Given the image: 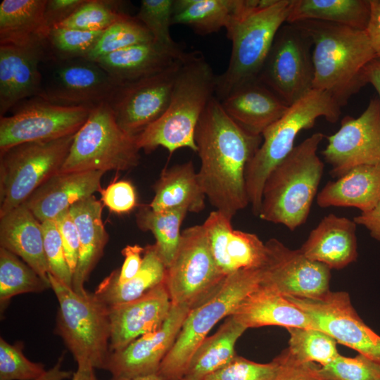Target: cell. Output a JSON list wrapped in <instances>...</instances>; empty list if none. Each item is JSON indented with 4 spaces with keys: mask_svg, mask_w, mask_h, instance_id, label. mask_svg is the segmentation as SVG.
Returning <instances> with one entry per match:
<instances>
[{
    "mask_svg": "<svg viewBox=\"0 0 380 380\" xmlns=\"http://www.w3.org/2000/svg\"><path fill=\"white\" fill-rule=\"evenodd\" d=\"M48 277L58 303L56 334L77 364L104 369L110 354L108 306L94 293H77L51 274Z\"/></svg>",
    "mask_w": 380,
    "mask_h": 380,
    "instance_id": "ba28073f",
    "label": "cell"
},
{
    "mask_svg": "<svg viewBox=\"0 0 380 380\" xmlns=\"http://www.w3.org/2000/svg\"><path fill=\"white\" fill-rule=\"evenodd\" d=\"M369 16L370 0H293L286 23L314 20L365 30Z\"/></svg>",
    "mask_w": 380,
    "mask_h": 380,
    "instance_id": "836d02e7",
    "label": "cell"
},
{
    "mask_svg": "<svg viewBox=\"0 0 380 380\" xmlns=\"http://www.w3.org/2000/svg\"><path fill=\"white\" fill-rule=\"evenodd\" d=\"M103 31H86L56 27L50 30L46 39L49 59L86 58Z\"/></svg>",
    "mask_w": 380,
    "mask_h": 380,
    "instance_id": "60d3db41",
    "label": "cell"
},
{
    "mask_svg": "<svg viewBox=\"0 0 380 380\" xmlns=\"http://www.w3.org/2000/svg\"><path fill=\"white\" fill-rule=\"evenodd\" d=\"M113 380H165L158 373L148 375L139 376L131 378H118Z\"/></svg>",
    "mask_w": 380,
    "mask_h": 380,
    "instance_id": "91938a15",
    "label": "cell"
},
{
    "mask_svg": "<svg viewBox=\"0 0 380 380\" xmlns=\"http://www.w3.org/2000/svg\"><path fill=\"white\" fill-rule=\"evenodd\" d=\"M71 380H96L94 368L89 363L77 364Z\"/></svg>",
    "mask_w": 380,
    "mask_h": 380,
    "instance_id": "680465c9",
    "label": "cell"
},
{
    "mask_svg": "<svg viewBox=\"0 0 380 380\" xmlns=\"http://www.w3.org/2000/svg\"><path fill=\"white\" fill-rule=\"evenodd\" d=\"M357 224L330 213L324 216L299 248L309 259L341 270L356 260Z\"/></svg>",
    "mask_w": 380,
    "mask_h": 380,
    "instance_id": "d4e9b609",
    "label": "cell"
},
{
    "mask_svg": "<svg viewBox=\"0 0 380 380\" xmlns=\"http://www.w3.org/2000/svg\"><path fill=\"white\" fill-rule=\"evenodd\" d=\"M261 268L228 274L205 300L191 308L158 374L165 380L183 378L191 359L212 328L229 316L261 281Z\"/></svg>",
    "mask_w": 380,
    "mask_h": 380,
    "instance_id": "52a82bcc",
    "label": "cell"
},
{
    "mask_svg": "<svg viewBox=\"0 0 380 380\" xmlns=\"http://www.w3.org/2000/svg\"><path fill=\"white\" fill-rule=\"evenodd\" d=\"M312 42L313 89L341 106L366 85V69L376 58L365 30L319 20L295 23Z\"/></svg>",
    "mask_w": 380,
    "mask_h": 380,
    "instance_id": "7a4b0ae2",
    "label": "cell"
},
{
    "mask_svg": "<svg viewBox=\"0 0 380 380\" xmlns=\"http://www.w3.org/2000/svg\"><path fill=\"white\" fill-rule=\"evenodd\" d=\"M281 367L274 380H330L314 362H300L293 360L285 349L277 356Z\"/></svg>",
    "mask_w": 380,
    "mask_h": 380,
    "instance_id": "681fc988",
    "label": "cell"
},
{
    "mask_svg": "<svg viewBox=\"0 0 380 380\" xmlns=\"http://www.w3.org/2000/svg\"><path fill=\"white\" fill-rule=\"evenodd\" d=\"M44 248L49 273L72 287L73 275L67 263L62 241L55 220L42 222Z\"/></svg>",
    "mask_w": 380,
    "mask_h": 380,
    "instance_id": "7dc6e473",
    "label": "cell"
},
{
    "mask_svg": "<svg viewBox=\"0 0 380 380\" xmlns=\"http://www.w3.org/2000/svg\"><path fill=\"white\" fill-rule=\"evenodd\" d=\"M231 220L215 210L203 224L219 270L227 276L239 270L261 268L267 259L265 243L255 234L234 229Z\"/></svg>",
    "mask_w": 380,
    "mask_h": 380,
    "instance_id": "7402d4cb",
    "label": "cell"
},
{
    "mask_svg": "<svg viewBox=\"0 0 380 380\" xmlns=\"http://www.w3.org/2000/svg\"><path fill=\"white\" fill-rule=\"evenodd\" d=\"M51 288L21 258L0 247V305L4 310L10 300L19 294L41 293Z\"/></svg>",
    "mask_w": 380,
    "mask_h": 380,
    "instance_id": "74e56055",
    "label": "cell"
},
{
    "mask_svg": "<svg viewBox=\"0 0 380 380\" xmlns=\"http://www.w3.org/2000/svg\"><path fill=\"white\" fill-rule=\"evenodd\" d=\"M380 201V166L359 165L336 181H329L317 196L320 208L350 207L362 212Z\"/></svg>",
    "mask_w": 380,
    "mask_h": 380,
    "instance_id": "f546056e",
    "label": "cell"
},
{
    "mask_svg": "<svg viewBox=\"0 0 380 380\" xmlns=\"http://www.w3.org/2000/svg\"><path fill=\"white\" fill-rule=\"evenodd\" d=\"M290 356L300 362H317L324 367L334 360L340 353L336 341L324 331L314 328L289 327Z\"/></svg>",
    "mask_w": 380,
    "mask_h": 380,
    "instance_id": "f35d334b",
    "label": "cell"
},
{
    "mask_svg": "<svg viewBox=\"0 0 380 380\" xmlns=\"http://www.w3.org/2000/svg\"><path fill=\"white\" fill-rule=\"evenodd\" d=\"M324 138L322 132L312 134L271 171L262 189L261 220L291 231L305 224L323 175L317 150Z\"/></svg>",
    "mask_w": 380,
    "mask_h": 380,
    "instance_id": "5b68a950",
    "label": "cell"
},
{
    "mask_svg": "<svg viewBox=\"0 0 380 380\" xmlns=\"http://www.w3.org/2000/svg\"><path fill=\"white\" fill-rule=\"evenodd\" d=\"M286 297L307 315L315 329L380 363V336L359 317L347 292L329 291L319 299Z\"/></svg>",
    "mask_w": 380,
    "mask_h": 380,
    "instance_id": "5bb4252c",
    "label": "cell"
},
{
    "mask_svg": "<svg viewBox=\"0 0 380 380\" xmlns=\"http://www.w3.org/2000/svg\"><path fill=\"white\" fill-rule=\"evenodd\" d=\"M322 151L329 174L340 177L359 165L380 166V99L372 98L357 118L345 116Z\"/></svg>",
    "mask_w": 380,
    "mask_h": 380,
    "instance_id": "2e32d148",
    "label": "cell"
},
{
    "mask_svg": "<svg viewBox=\"0 0 380 380\" xmlns=\"http://www.w3.org/2000/svg\"><path fill=\"white\" fill-rule=\"evenodd\" d=\"M201 167L197 172L210 203L229 219L248 204L246 170L262 141L243 129L214 96L195 131Z\"/></svg>",
    "mask_w": 380,
    "mask_h": 380,
    "instance_id": "6da1fadb",
    "label": "cell"
},
{
    "mask_svg": "<svg viewBox=\"0 0 380 380\" xmlns=\"http://www.w3.org/2000/svg\"><path fill=\"white\" fill-rule=\"evenodd\" d=\"M353 220L356 224L366 227L370 236L380 241V201L373 208L361 213L354 217Z\"/></svg>",
    "mask_w": 380,
    "mask_h": 380,
    "instance_id": "11a10c76",
    "label": "cell"
},
{
    "mask_svg": "<svg viewBox=\"0 0 380 380\" xmlns=\"http://www.w3.org/2000/svg\"><path fill=\"white\" fill-rule=\"evenodd\" d=\"M246 329L232 315L228 316L217 331L198 346L183 378L204 380L230 362L236 355V343Z\"/></svg>",
    "mask_w": 380,
    "mask_h": 380,
    "instance_id": "d6a6232c",
    "label": "cell"
},
{
    "mask_svg": "<svg viewBox=\"0 0 380 380\" xmlns=\"http://www.w3.org/2000/svg\"><path fill=\"white\" fill-rule=\"evenodd\" d=\"M64 355L63 354L53 367L46 371L42 376L32 380H66L72 379L74 372L62 369V362Z\"/></svg>",
    "mask_w": 380,
    "mask_h": 380,
    "instance_id": "9f6ffc18",
    "label": "cell"
},
{
    "mask_svg": "<svg viewBox=\"0 0 380 380\" xmlns=\"http://www.w3.org/2000/svg\"><path fill=\"white\" fill-rule=\"evenodd\" d=\"M105 172H58L41 185L24 203L42 223L55 220L75 203L100 191Z\"/></svg>",
    "mask_w": 380,
    "mask_h": 380,
    "instance_id": "603a6c76",
    "label": "cell"
},
{
    "mask_svg": "<svg viewBox=\"0 0 380 380\" xmlns=\"http://www.w3.org/2000/svg\"><path fill=\"white\" fill-rule=\"evenodd\" d=\"M186 213L184 209L154 211L145 204L139 206L136 214L138 227L153 234L154 246L166 268L172 262L178 248L182 234L180 227Z\"/></svg>",
    "mask_w": 380,
    "mask_h": 380,
    "instance_id": "8d00e7d4",
    "label": "cell"
},
{
    "mask_svg": "<svg viewBox=\"0 0 380 380\" xmlns=\"http://www.w3.org/2000/svg\"><path fill=\"white\" fill-rule=\"evenodd\" d=\"M153 41L146 27L135 17L127 14L105 30L85 59L96 61L125 48Z\"/></svg>",
    "mask_w": 380,
    "mask_h": 380,
    "instance_id": "ab89813d",
    "label": "cell"
},
{
    "mask_svg": "<svg viewBox=\"0 0 380 380\" xmlns=\"http://www.w3.org/2000/svg\"><path fill=\"white\" fill-rule=\"evenodd\" d=\"M236 0H174L172 25H184L199 35L228 26Z\"/></svg>",
    "mask_w": 380,
    "mask_h": 380,
    "instance_id": "d590c367",
    "label": "cell"
},
{
    "mask_svg": "<svg viewBox=\"0 0 380 380\" xmlns=\"http://www.w3.org/2000/svg\"><path fill=\"white\" fill-rule=\"evenodd\" d=\"M267 259L261 267V284L284 296L319 299L329 291L331 269L291 250L277 239L265 242Z\"/></svg>",
    "mask_w": 380,
    "mask_h": 380,
    "instance_id": "e0dca14e",
    "label": "cell"
},
{
    "mask_svg": "<svg viewBox=\"0 0 380 380\" xmlns=\"http://www.w3.org/2000/svg\"><path fill=\"white\" fill-rule=\"evenodd\" d=\"M280 367L278 357L268 363H258L236 355L230 362L204 380H274Z\"/></svg>",
    "mask_w": 380,
    "mask_h": 380,
    "instance_id": "f6af8a7d",
    "label": "cell"
},
{
    "mask_svg": "<svg viewBox=\"0 0 380 380\" xmlns=\"http://www.w3.org/2000/svg\"><path fill=\"white\" fill-rule=\"evenodd\" d=\"M341 106L327 92L312 89L289 106L286 113L262 134V141L246 170V189L253 213L258 216L265 180L293 150L298 134L312 128L323 117L336 123Z\"/></svg>",
    "mask_w": 380,
    "mask_h": 380,
    "instance_id": "8992f818",
    "label": "cell"
},
{
    "mask_svg": "<svg viewBox=\"0 0 380 380\" xmlns=\"http://www.w3.org/2000/svg\"><path fill=\"white\" fill-rule=\"evenodd\" d=\"M102 205L94 196L73 204L70 214L80 239L79 256L73 274L72 289L86 294L84 284L102 257L108 234L102 220Z\"/></svg>",
    "mask_w": 380,
    "mask_h": 380,
    "instance_id": "83f0119b",
    "label": "cell"
},
{
    "mask_svg": "<svg viewBox=\"0 0 380 380\" xmlns=\"http://www.w3.org/2000/svg\"><path fill=\"white\" fill-rule=\"evenodd\" d=\"M367 83L371 84L376 89L380 99V58H374L366 69Z\"/></svg>",
    "mask_w": 380,
    "mask_h": 380,
    "instance_id": "6f0895ef",
    "label": "cell"
},
{
    "mask_svg": "<svg viewBox=\"0 0 380 380\" xmlns=\"http://www.w3.org/2000/svg\"><path fill=\"white\" fill-rule=\"evenodd\" d=\"M186 53L184 49L172 50L152 41L125 48L94 62L120 85L161 72Z\"/></svg>",
    "mask_w": 380,
    "mask_h": 380,
    "instance_id": "484cf974",
    "label": "cell"
},
{
    "mask_svg": "<svg viewBox=\"0 0 380 380\" xmlns=\"http://www.w3.org/2000/svg\"><path fill=\"white\" fill-rule=\"evenodd\" d=\"M220 101L239 126L251 134L260 136L289 106L258 80L239 87Z\"/></svg>",
    "mask_w": 380,
    "mask_h": 380,
    "instance_id": "cb8c5ba5",
    "label": "cell"
},
{
    "mask_svg": "<svg viewBox=\"0 0 380 380\" xmlns=\"http://www.w3.org/2000/svg\"><path fill=\"white\" fill-rule=\"evenodd\" d=\"M47 54L46 42L0 45V116L25 99L39 96L43 80L40 65Z\"/></svg>",
    "mask_w": 380,
    "mask_h": 380,
    "instance_id": "44dd1931",
    "label": "cell"
},
{
    "mask_svg": "<svg viewBox=\"0 0 380 380\" xmlns=\"http://www.w3.org/2000/svg\"><path fill=\"white\" fill-rule=\"evenodd\" d=\"M166 267L153 245L145 247L139 272L127 282L117 283L112 272L97 286L94 295L106 305L135 300L164 281Z\"/></svg>",
    "mask_w": 380,
    "mask_h": 380,
    "instance_id": "e575fe53",
    "label": "cell"
},
{
    "mask_svg": "<svg viewBox=\"0 0 380 380\" xmlns=\"http://www.w3.org/2000/svg\"><path fill=\"white\" fill-rule=\"evenodd\" d=\"M231 315L247 329L265 326L315 329L310 318L298 306L261 281Z\"/></svg>",
    "mask_w": 380,
    "mask_h": 380,
    "instance_id": "4316f807",
    "label": "cell"
},
{
    "mask_svg": "<svg viewBox=\"0 0 380 380\" xmlns=\"http://www.w3.org/2000/svg\"><path fill=\"white\" fill-rule=\"evenodd\" d=\"M171 307L164 281L135 300L108 306L110 353L120 350L139 337L158 330Z\"/></svg>",
    "mask_w": 380,
    "mask_h": 380,
    "instance_id": "ffe728a7",
    "label": "cell"
},
{
    "mask_svg": "<svg viewBox=\"0 0 380 380\" xmlns=\"http://www.w3.org/2000/svg\"><path fill=\"white\" fill-rule=\"evenodd\" d=\"M365 32L376 58H380V0H370V16Z\"/></svg>",
    "mask_w": 380,
    "mask_h": 380,
    "instance_id": "db71d44e",
    "label": "cell"
},
{
    "mask_svg": "<svg viewBox=\"0 0 380 380\" xmlns=\"http://www.w3.org/2000/svg\"><path fill=\"white\" fill-rule=\"evenodd\" d=\"M312 42L297 23L278 30L258 80L291 106L313 89Z\"/></svg>",
    "mask_w": 380,
    "mask_h": 380,
    "instance_id": "7c38bea8",
    "label": "cell"
},
{
    "mask_svg": "<svg viewBox=\"0 0 380 380\" xmlns=\"http://www.w3.org/2000/svg\"><path fill=\"white\" fill-rule=\"evenodd\" d=\"M47 0H4L0 4V45L27 46L46 42L50 29Z\"/></svg>",
    "mask_w": 380,
    "mask_h": 380,
    "instance_id": "1f68e13d",
    "label": "cell"
},
{
    "mask_svg": "<svg viewBox=\"0 0 380 380\" xmlns=\"http://www.w3.org/2000/svg\"><path fill=\"white\" fill-rule=\"evenodd\" d=\"M0 247L18 256L50 284L42 223L25 203L0 217Z\"/></svg>",
    "mask_w": 380,
    "mask_h": 380,
    "instance_id": "f1b7e54d",
    "label": "cell"
},
{
    "mask_svg": "<svg viewBox=\"0 0 380 380\" xmlns=\"http://www.w3.org/2000/svg\"><path fill=\"white\" fill-rule=\"evenodd\" d=\"M136 137L125 132L107 103L94 108L75 133L59 172L126 171L138 165Z\"/></svg>",
    "mask_w": 380,
    "mask_h": 380,
    "instance_id": "9c48e42d",
    "label": "cell"
},
{
    "mask_svg": "<svg viewBox=\"0 0 380 380\" xmlns=\"http://www.w3.org/2000/svg\"><path fill=\"white\" fill-rule=\"evenodd\" d=\"M322 372L330 380H380V363L361 354L348 357L341 354Z\"/></svg>",
    "mask_w": 380,
    "mask_h": 380,
    "instance_id": "bcb514c9",
    "label": "cell"
},
{
    "mask_svg": "<svg viewBox=\"0 0 380 380\" xmlns=\"http://www.w3.org/2000/svg\"><path fill=\"white\" fill-rule=\"evenodd\" d=\"M216 77L201 52H188L166 110L136 136L139 149L148 153L162 146L170 154L182 148L198 152L195 131L209 101L215 96Z\"/></svg>",
    "mask_w": 380,
    "mask_h": 380,
    "instance_id": "277c9868",
    "label": "cell"
},
{
    "mask_svg": "<svg viewBox=\"0 0 380 380\" xmlns=\"http://www.w3.org/2000/svg\"><path fill=\"white\" fill-rule=\"evenodd\" d=\"M184 58L161 72L116 87L107 103L125 132L136 137L165 113Z\"/></svg>",
    "mask_w": 380,
    "mask_h": 380,
    "instance_id": "9a60e30c",
    "label": "cell"
},
{
    "mask_svg": "<svg viewBox=\"0 0 380 380\" xmlns=\"http://www.w3.org/2000/svg\"><path fill=\"white\" fill-rule=\"evenodd\" d=\"M175 380H186V379H184V378H181V379H175Z\"/></svg>",
    "mask_w": 380,
    "mask_h": 380,
    "instance_id": "94428289",
    "label": "cell"
},
{
    "mask_svg": "<svg viewBox=\"0 0 380 380\" xmlns=\"http://www.w3.org/2000/svg\"><path fill=\"white\" fill-rule=\"evenodd\" d=\"M121 3L120 1L85 0L73 14L57 27L104 31L127 15L119 10Z\"/></svg>",
    "mask_w": 380,
    "mask_h": 380,
    "instance_id": "b9f144b4",
    "label": "cell"
},
{
    "mask_svg": "<svg viewBox=\"0 0 380 380\" xmlns=\"http://www.w3.org/2000/svg\"><path fill=\"white\" fill-rule=\"evenodd\" d=\"M190 310L187 306L172 305L158 330L139 337L120 350L110 353L104 369L112 374L113 379L158 373Z\"/></svg>",
    "mask_w": 380,
    "mask_h": 380,
    "instance_id": "d6986e66",
    "label": "cell"
},
{
    "mask_svg": "<svg viewBox=\"0 0 380 380\" xmlns=\"http://www.w3.org/2000/svg\"><path fill=\"white\" fill-rule=\"evenodd\" d=\"M225 277L214 260L203 225L182 232L164 279L172 305L194 308L210 296Z\"/></svg>",
    "mask_w": 380,
    "mask_h": 380,
    "instance_id": "8fae6325",
    "label": "cell"
},
{
    "mask_svg": "<svg viewBox=\"0 0 380 380\" xmlns=\"http://www.w3.org/2000/svg\"><path fill=\"white\" fill-rule=\"evenodd\" d=\"M75 134L23 143L0 153V217L24 203L60 172Z\"/></svg>",
    "mask_w": 380,
    "mask_h": 380,
    "instance_id": "30bf717a",
    "label": "cell"
},
{
    "mask_svg": "<svg viewBox=\"0 0 380 380\" xmlns=\"http://www.w3.org/2000/svg\"><path fill=\"white\" fill-rule=\"evenodd\" d=\"M174 0H142L134 16L151 34L153 41L172 50L183 49L170 35Z\"/></svg>",
    "mask_w": 380,
    "mask_h": 380,
    "instance_id": "7bdbcfd3",
    "label": "cell"
},
{
    "mask_svg": "<svg viewBox=\"0 0 380 380\" xmlns=\"http://www.w3.org/2000/svg\"><path fill=\"white\" fill-rule=\"evenodd\" d=\"M23 344H11L0 338V380H32L46 370L44 365L27 359L23 352Z\"/></svg>",
    "mask_w": 380,
    "mask_h": 380,
    "instance_id": "ee69618b",
    "label": "cell"
},
{
    "mask_svg": "<svg viewBox=\"0 0 380 380\" xmlns=\"http://www.w3.org/2000/svg\"><path fill=\"white\" fill-rule=\"evenodd\" d=\"M153 189L154 197L148 205L154 211L184 209L200 213L205 208L206 196L191 161L165 168Z\"/></svg>",
    "mask_w": 380,
    "mask_h": 380,
    "instance_id": "4dcf8cb0",
    "label": "cell"
},
{
    "mask_svg": "<svg viewBox=\"0 0 380 380\" xmlns=\"http://www.w3.org/2000/svg\"><path fill=\"white\" fill-rule=\"evenodd\" d=\"M145 248L139 245H127L121 251L125 260L120 270H115L113 272L117 283L125 284L132 279L139 272L143 262L141 254L144 253Z\"/></svg>",
    "mask_w": 380,
    "mask_h": 380,
    "instance_id": "816d5d0a",
    "label": "cell"
},
{
    "mask_svg": "<svg viewBox=\"0 0 380 380\" xmlns=\"http://www.w3.org/2000/svg\"><path fill=\"white\" fill-rule=\"evenodd\" d=\"M55 221L61 235L67 263L73 275L77 267L80 250L77 229L69 210L60 215Z\"/></svg>",
    "mask_w": 380,
    "mask_h": 380,
    "instance_id": "f907efd6",
    "label": "cell"
},
{
    "mask_svg": "<svg viewBox=\"0 0 380 380\" xmlns=\"http://www.w3.org/2000/svg\"><path fill=\"white\" fill-rule=\"evenodd\" d=\"M85 0H47L44 18L48 27L51 30L73 14Z\"/></svg>",
    "mask_w": 380,
    "mask_h": 380,
    "instance_id": "f5cc1de1",
    "label": "cell"
},
{
    "mask_svg": "<svg viewBox=\"0 0 380 380\" xmlns=\"http://www.w3.org/2000/svg\"><path fill=\"white\" fill-rule=\"evenodd\" d=\"M293 0H236L226 27L232 52L226 70L216 77L215 96L222 101L239 87L258 80Z\"/></svg>",
    "mask_w": 380,
    "mask_h": 380,
    "instance_id": "3957f363",
    "label": "cell"
},
{
    "mask_svg": "<svg viewBox=\"0 0 380 380\" xmlns=\"http://www.w3.org/2000/svg\"><path fill=\"white\" fill-rule=\"evenodd\" d=\"M53 72L39 97L58 106L94 108L108 103L118 84L97 63L85 58L52 59Z\"/></svg>",
    "mask_w": 380,
    "mask_h": 380,
    "instance_id": "ac0fdd59",
    "label": "cell"
},
{
    "mask_svg": "<svg viewBox=\"0 0 380 380\" xmlns=\"http://www.w3.org/2000/svg\"><path fill=\"white\" fill-rule=\"evenodd\" d=\"M103 205L110 211L124 214L137 206V196L134 185L127 180H120L100 190Z\"/></svg>",
    "mask_w": 380,
    "mask_h": 380,
    "instance_id": "c3c4849f",
    "label": "cell"
},
{
    "mask_svg": "<svg viewBox=\"0 0 380 380\" xmlns=\"http://www.w3.org/2000/svg\"><path fill=\"white\" fill-rule=\"evenodd\" d=\"M15 106L10 116H0V153L23 143L75 134L93 109L58 106L39 96L26 99Z\"/></svg>",
    "mask_w": 380,
    "mask_h": 380,
    "instance_id": "4fadbf2b",
    "label": "cell"
}]
</instances>
